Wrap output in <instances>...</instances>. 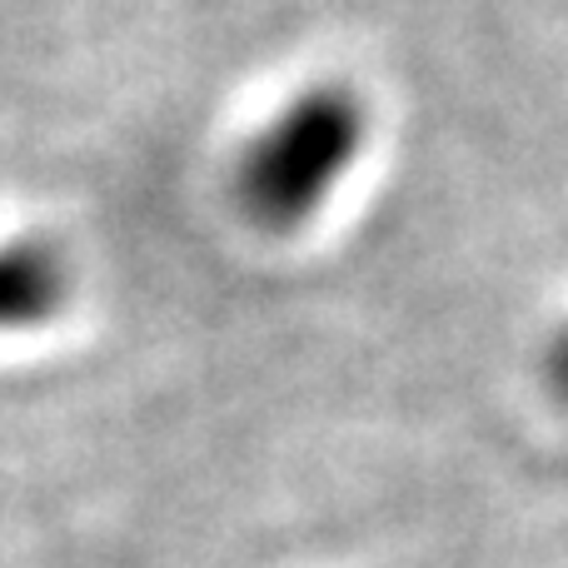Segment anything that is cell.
Masks as SVG:
<instances>
[{
	"label": "cell",
	"instance_id": "obj_2",
	"mask_svg": "<svg viewBox=\"0 0 568 568\" xmlns=\"http://www.w3.org/2000/svg\"><path fill=\"white\" fill-rule=\"evenodd\" d=\"M75 294V275L60 245L40 235L0 240V334H26L60 320Z\"/></svg>",
	"mask_w": 568,
	"mask_h": 568
},
{
	"label": "cell",
	"instance_id": "obj_3",
	"mask_svg": "<svg viewBox=\"0 0 568 568\" xmlns=\"http://www.w3.org/2000/svg\"><path fill=\"white\" fill-rule=\"evenodd\" d=\"M544 374H549V389L568 404V324H564L559 334H554L549 354H544Z\"/></svg>",
	"mask_w": 568,
	"mask_h": 568
},
{
	"label": "cell",
	"instance_id": "obj_1",
	"mask_svg": "<svg viewBox=\"0 0 568 568\" xmlns=\"http://www.w3.org/2000/svg\"><path fill=\"white\" fill-rule=\"evenodd\" d=\"M369 145V105L349 80H310L240 145L235 205L265 235H300Z\"/></svg>",
	"mask_w": 568,
	"mask_h": 568
}]
</instances>
